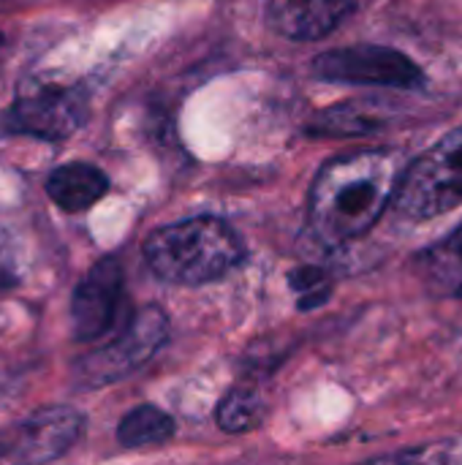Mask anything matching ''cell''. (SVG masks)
I'll return each mask as SVG.
<instances>
[{
    "mask_svg": "<svg viewBox=\"0 0 462 465\" xmlns=\"http://www.w3.org/2000/svg\"><path fill=\"white\" fill-rule=\"evenodd\" d=\"M123 297V267L106 256L90 267L71 300V327L76 341H95L109 332Z\"/></svg>",
    "mask_w": 462,
    "mask_h": 465,
    "instance_id": "obj_8",
    "label": "cell"
},
{
    "mask_svg": "<svg viewBox=\"0 0 462 465\" xmlns=\"http://www.w3.org/2000/svg\"><path fill=\"white\" fill-rule=\"evenodd\" d=\"M172 436H174V420L155 406H139L128 411L117 425V441L128 450L166 444Z\"/></svg>",
    "mask_w": 462,
    "mask_h": 465,
    "instance_id": "obj_13",
    "label": "cell"
},
{
    "mask_svg": "<svg viewBox=\"0 0 462 465\" xmlns=\"http://www.w3.org/2000/svg\"><path fill=\"white\" fill-rule=\"evenodd\" d=\"M406 169L395 150H359L324 163L308 196L313 234L329 248L365 237L395 204Z\"/></svg>",
    "mask_w": 462,
    "mask_h": 465,
    "instance_id": "obj_1",
    "label": "cell"
},
{
    "mask_svg": "<svg viewBox=\"0 0 462 465\" xmlns=\"http://www.w3.org/2000/svg\"><path fill=\"white\" fill-rule=\"evenodd\" d=\"M90 114V101L82 87L54 84L44 79L25 82L3 114V125L11 134H27L46 142H60L76 134Z\"/></svg>",
    "mask_w": 462,
    "mask_h": 465,
    "instance_id": "obj_4",
    "label": "cell"
},
{
    "mask_svg": "<svg viewBox=\"0 0 462 465\" xmlns=\"http://www.w3.org/2000/svg\"><path fill=\"white\" fill-rule=\"evenodd\" d=\"M354 11V0H270L267 25L291 41H319L335 33Z\"/></svg>",
    "mask_w": 462,
    "mask_h": 465,
    "instance_id": "obj_9",
    "label": "cell"
},
{
    "mask_svg": "<svg viewBox=\"0 0 462 465\" xmlns=\"http://www.w3.org/2000/svg\"><path fill=\"white\" fill-rule=\"evenodd\" d=\"M313 74L324 82L343 84H376V87H422V68L392 46L359 44L321 52L313 60Z\"/></svg>",
    "mask_w": 462,
    "mask_h": 465,
    "instance_id": "obj_7",
    "label": "cell"
},
{
    "mask_svg": "<svg viewBox=\"0 0 462 465\" xmlns=\"http://www.w3.org/2000/svg\"><path fill=\"white\" fill-rule=\"evenodd\" d=\"M462 204V125L417 158L400 183L395 210L411 221H430Z\"/></svg>",
    "mask_w": 462,
    "mask_h": 465,
    "instance_id": "obj_3",
    "label": "cell"
},
{
    "mask_svg": "<svg viewBox=\"0 0 462 465\" xmlns=\"http://www.w3.org/2000/svg\"><path fill=\"white\" fill-rule=\"evenodd\" d=\"M291 286L300 294V308L310 311L329 297V278L316 267H302L291 275Z\"/></svg>",
    "mask_w": 462,
    "mask_h": 465,
    "instance_id": "obj_14",
    "label": "cell"
},
{
    "mask_svg": "<svg viewBox=\"0 0 462 465\" xmlns=\"http://www.w3.org/2000/svg\"><path fill=\"white\" fill-rule=\"evenodd\" d=\"M84 433V414L71 406H46L0 428V465H46L63 458Z\"/></svg>",
    "mask_w": 462,
    "mask_h": 465,
    "instance_id": "obj_6",
    "label": "cell"
},
{
    "mask_svg": "<svg viewBox=\"0 0 462 465\" xmlns=\"http://www.w3.org/2000/svg\"><path fill=\"white\" fill-rule=\"evenodd\" d=\"M419 272L438 294L462 297V226L419 256Z\"/></svg>",
    "mask_w": 462,
    "mask_h": 465,
    "instance_id": "obj_11",
    "label": "cell"
},
{
    "mask_svg": "<svg viewBox=\"0 0 462 465\" xmlns=\"http://www.w3.org/2000/svg\"><path fill=\"white\" fill-rule=\"evenodd\" d=\"M8 392H11V387H8V381H5V379H0V401H3V398H5Z\"/></svg>",
    "mask_w": 462,
    "mask_h": 465,
    "instance_id": "obj_17",
    "label": "cell"
},
{
    "mask_svg": "<svg viewBox=\"0 0 462 465\" xmlns=\"http://www.w3.org/2000/svg\"><path fill=\"white\" fill-rule=\"evenodd\" d=\"M264 414H267L264 395L251 384H237L218 403L215 420H218L221 430L237 436V433H248V430L259 428L264 422Z\"/></svg>",
    "mask_w": 462,
    "mask_h": 465,
    "instance_id": "obj_12",
    "label": "cell"
},
{
    "mask_svg": "<svg viewBox=\"0 0 462 465\" xmlns=\"http://www.w3.org/2000/svg\"><path fill=\"white\" fill-rule=\"evenodd\" d=\"M19 281V264L11 234L0 226V289H8Z\"/></svg>",
    "mask_w": 462,
    "mask_h": 465,
    "instance_id": "obj_15",
    "label": "cell"
},
{
    "mask_svg": "<svg viewBox=\"0 0 462 465\" xmlns=\"http://www.w3.org/2000/svg\"><path fill=\"white\" fill-rule=\"evenodd\" d=\"M242 240L212 215L188 218L155 229L144 242L150 270L174 286H204L221 281L242 262Z\"/></svg>",
    "mask_w": 462,
    "mask_h": 465,
    "instance_id": "obj_2",
    "label": "cell"
},
{
    "mask_svg": "<svg viewBox=\"0 0 462 465\" xmlns=\"http://www.w3.org/2000/svg\"><path fill=\"white\" fill-rule=\"evenodd\" d=\"M106 191H109V177L98 166L82 161L63 163L52 169V174L46 177L49 199L65 213L90 210L98 199L106 196Z\"/></svg>",
    "mask_w": 462,
    "mask_h": 465,
    "instance_id": "obj_10",
    "label": "cell"
},
{
    "mask_svg": "<svg viewBox=\"0 0 462 465\" xmlns=\"http://www.w3.org/2000/svg\"><path fill=\"white\" fill-rule=\"evenodd\" d=\"M169 338V319L158 305H147L136 311L123 332L109 341L106 346L90 351L79 362V381L84 387H103L114 384L133 371H139L144 362L155 357V351Z\"/></svg>",
    "mask_w": 462,
    "mask_h": 465,
    "instance_id": "obj_5",
    "label": "cell"
},
{
    "mask_svg": "<svg viewBox=\"0 0 462 465\" xmlns=\"http://www.w3.org/2000/svg\"><path fill=\"white\" fill-rule=\"evenodd\" d=\"M359 465H414V452H403V455H384V458H373L368 463Z\"/></svg>",
    "mask_w": 462,
    "mask_h": 465,
    "instance_id": "obj_16",
    "label": "cell"
}]
</instances>
